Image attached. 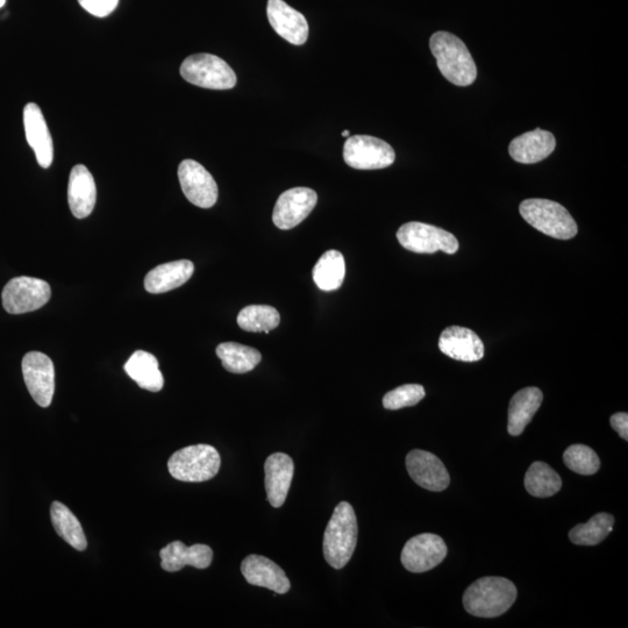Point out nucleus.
<instances>
[{"mask_svg":"<svg viewBox=\"0 0 628 628\" xmlns=\"http://www.w3.org/2000/svg\"><path fill=\"white\" fill-rule=\"evenodd\" d=\"M516 585L504 577H482L471 584L463 596V606L471 616L496 618L515 604Z\"/></svg>","mask_w":628,"mask_h":628,"instance_id":"nucleus-1","label":"nucleus"},{"mask_svg":"<svg viewBox=\"0 0 628 628\" xmlns=\"http://www.w3.org/2000/svg\"><path fill=\"white\" fill-rule=\"evenodd\" d=\"M358 519L353 506L341 502L328 522L323 541V552L328 565L334 569L344 568L358 545Z\"/></svg>","mask_w":628,"mask_h":628,"instance_id":"nucleus-2","label":"nucleus"},{"mask_svg":"<svg viewBox=\"0 0 628 628\" xmlns=\"http://www.w3.org/2000/svg\"><path fill=\"white\" fill-rule=\"evenodd\" d=\"M432 54L442 76L458 87L475 82L477 67L465 42L448 32L434 33L430 40Z\"/></svg>","mask_w":628,"mask_h":628,"instance_id":"nucleus-3","label":"nucleus"},{"mask_svg":"<svg viewBox=\"0 0 628 628\" xmlns=\"http://www.w3.org/2000/svg\"><path fill=\"white\" fill-rule=\"evenodd\" d=\"M519 212L528 224L548 237L570 240L578 233L576 221L565 206L548 199H526Z\"/></svg>","mask_w":628,"mask_h":628,"instance_id":"nucleus-4","label":"nucleus"},{"mask_svg":"<svg viewBox=\"0 0 628 628\" xmlns=\"http://www.w3.org/2000/svg\"><path fill=\"white\" fill-rule=\"evenodd\" d=\"M220 455L210 445H195L180 449L168 461V469L175 480L199 483L212 480L219 473Z\"/></svg>","mask_w":628,"mask_h":628,"instance_id":"nucleus-5","label":"nucleus"},{"mask_svg":"<svg viewBox=\"0 0 628 628\" xmlns=\"http://www.w3.org/2000/svg\"><path fill=\"white\" fill-rule=\"evenodd\" d=\"M185 81L204 89L230 90L237 85V75L220 57L196 54L185 59L181 66Z\"/></svg>","mask_w":628,"mask_h":628,"instance_id":"nucleus-6","label":"nucleus"},{"mask_svg":"<svg viewBox=\"0 0 628 628\" xmlns=\"http://www.w3.org/2000/svg\"><path fill=\"white\" fill-rule=\"evenodd\" d=\"M397 239L408 251L417 254H434L439 251L452 255L459 251V241L442 228L411 221L397 232Z\"/></svg>","mask_w":628,"mask_h":628,"instance_id":"nucleus-7","label":"nucleus"},{"mask_svg":"<svg viewBox=\"0 0 628 628\" xmlns=\"http://www.w3.org/2000/svg\"><path fill=\"white\" fill-rule=\"evenodd\" d=\"M52 297V289L39 278L20 276L5 285L2 299L6 312L24 314L37 311Z\"/></svg>","mask_w":628,"mask_h":628,"instance_id":"nucleus-8","label":"nucleus"},{"mask_svg":"<svg viewBox=\"0 0 628 628\" xmlns=\"http://www.w3.org/2000/svg\"><path fill=\"white\" fill-rule=\"evenodd\" d=\"M344 159L354 169L377 170L390 167L396 153L388 142L370 135H354L346 141Z\"/></svg>","mask_w":628,"mask_h":628,"instance_id":"nucleus-9","label":"nucleus"},{"mask_svg":"<svg viewBox=\"0 0 628 628\" xmlns=\"http://www.w3.org/2000/svg\"><path fill=\"white\" fill-rule=\"evenodd\" d=\"M24 380L30 395L41 408L52 404L55 391L54 363L48 356L40 352H30L24 356Z\"/></svg>","mask_w":628,"mask_h":628,"instance_id":"nucleus-10","label":"nucleus"},{"mask_svg":"<svg viewBox=\"0 0 628 628\" xmlns=\"http://www.w3.org/2000/svg\"><path fill=\"white\" fill-rule=\"evenodd\" d=\"M448 553L445 541L437 534L424 533L406 542L402 563L411 573H425L440 565Z\"/></svg>","mask_w":628,"mask_h":628,"instance_id":"nucleus-11","label":"nucleus"},{"mask_svg":"<svg viewBox=\"0 0 628 628\" xmlns=\"http://www.w3.org/2000/svg\"><path fill=\"white\" fill-rule=\"evenodd\" d=\"M178 178L190 203L202 209H210L217 203L218 185L201 163L184 160L178 167Z\"/></svg>","mask_w":628,"mask_h":628,"instance_id":"nucleus-12","label":"nucleus"},{"mask_svg":"<svg viewBox=\"0 0 628 628\" xmlns=\"http://www.w3.org/2000/svg\"><path fill=\"white\" fill-rule=\"evenodd\" d=\"M317 192L309 188H294L277 199L273 221L280 230L288 231L302 223L316 208Z\"/></svg>","mask_w":628,"mask_h":628,"instance_id":"nucleus-13","label":"nucleus"},{"mask_svg":"<svg viewBox=\"0 0 628 628\" xmlns=\"http://www.w3.org/2000/svg\"><path fill=\"white\" fill-rule=\"evenodd\" d=\"M406 468L413 481L421 488L440 492L448 488L451 483L448 471L438 458L430 452L415 449L406 456Z\"/></svg>","mask_w":628,"mask_h":628,"instance_id":"nucleus-14","label":"nucleus"},{"mask_svg":"<svg viewBox=\"0 0 628 628\" xmlns=\"http://www.w3.org/2000/svg\"><path fill=\"white\" fill-rule=\"evenodd\" d=\"M267 16L274 31L290 44L302 46L308 41V21L283 0H268Z\"/></svg>","mask_w":628,"mask_h":628,"instance_id":"nucleus-15","label":"nucleus"},{"mask_svg":"<svg viewBox=\"0 0 628 628\" xmlns=\"http://www.w3.org/2000/svg\"><path fill=\"white\" fill-rule=\"evenodd\" d=\"M439 348L448 358L462 362H477L484 358L483 341L467 327L451 326L441 333Z\"/></svg>","mask_w":628,"mask_h":628,"instance_id":"nucleus-16","label":"nucleus"},{"mask_svg":"<svg viewBox=\"0 0 628 628\" xmlns=\"http://www.w3.org/2000/svg\"><path fill=\"white\" fill-rule=\"evenodd\" d=\"M241 573L249 584L273 590L278 595L289 592L291 584L284 570L261 555H249L241 563Z\"/></svg>","mask_w":628,"mask_h":628,"instance_id":"nucleus-17","label":"nucleus"},{"mask_svg":"<svg viewBox=\"0 0 628 628\" xmlns=\"http://www.w3.org/2000/svg\"><path fill=\"white\" fill-rule=\"evenodd\" d=\"M24 126L28 145L33 149L39 166L49 168L54 160V147L51 133L37 104L30 103L24 109Z\"/></svg>","mask_w":628,"mask_h":628,"instance_id":"nucleus-18","label":"nucleus"},{"mask_svg":"<svg viewBox=\"0 0 628 628\" xmlns=\"http://www.w3.org/2000/svg\"><path fill=\"white\" fill-rule=\"evenodd\" d=\"M264 471H266L268 501L273 508H281L287 501L292 478H294V461L287 454L275 453L270 455L264 463Z\"/></svg>","mask_w":628,"mask_h":628,"instance_id":"nucleus-19","label":"nucleus"},{"mask_svg":"<svg viewBox=\"0 0 628 628\" xmlns=\"http://www.w3.org/2000/svg\"><path fill=\"white\" fill-rule=\"evenodd\" d=\"M160 556L162 569L169 573L180 572L185 566L206 569L213 560L211 547L202 544L188 547L182 541L171 542L162 548Z\"/></svg>","mask_w":628,"mask_h":628,"instance_id":"nucleus-20","label":"nucleus"},{"mask_svg":"<svg viewBox=\"0 0 628 628\" xmlns=\"http://www.w3.org/2000/svg\"><path fill=\"white\" fill-rule=\"evenodd\" d=\"M96 199L94 176L83 164H77L69 177L68 202L71 212L78 219L89 217L95 209Z\"/></svg>","mask_w":628,"mask_h":628,"instance_id":"nucleus-21","label":"nucleus"},{"mask_svg":"<svg viewBox=\"0 0 628 628\" xmlns=\"http://www.w3.org/2000/svg\"><path fill=\"white\" fill-rule=\"evenodd\" d=\"M555 147L554 135L537 128V130L524 133L513 139L509 153L516 162L534 164L547 159L554 152Z\"/></svg>","mask_w":628,"mask_h":628,"instance_id":"nucleus-22","label":"nucleus"},{"mask_svg":"<svg viewBox=\"0 0 628 628\" xmlns=\"http://www.w3.org/2000/svg\"><path fill=\"white\" fill-rule=\"evenodd\" d=\"M195 266L189 260H180L157 266L147 274L145 288L149 294H164L187 283L194 275Z\"/></svg>","mask_w":628,"mask_h":628,"instance_id":"nucleus-23","label":"nucleus"},{"mask_svg":"<svg viewBox=\"0 0 628 628\" xmlns=\"http://www.w3.org/2000/svg\"><path fill=\"white\" fill-rule=\"evenodd\" d=\"M544 395L538 388H525L512 397L509 406L508 430L512 437L522 434L540 409Z\"/></svg>","mask_w":628,"mask_h":628,"instance_id":"nucleus-24","label":"nucleus"},{"mask_svg":"<svg viewBox=\"0 0 628 628\" xmlns=\"http://www.w3.org/2000/svg\"><path fill=\"white\" fill-rule=\"evenodd\" d=\"M125 371L141 389L159 392L163 389L164 378L159 367V361L151 353L145 351L134 352L126 362Z\"/></svg>","mask_w":628,"mask_h":628,"instance_id":"nucleus-25","label":"nucleus"},{"mask_svg":"<svg viewBox=\"0 0 628 628\" xmlns=\"http://www.w3.org/2000/svg\"><path fill=\"white\" fill-rule=\"evenodd\" d=\"M52 523L57 534L78 552H83L88 547L80 520L76 518L66 505L54 502L51 508Z\"/></svg>","mask_w":628,"mask_h":628,"instance_id":"nucleus-26","label":"nucleus"},{"mask_svg":"<svg viewBox=\"0 0 628 628\" xmlns=\"http://www.w3.org/2000/svg\"><path fill=\"white\" fill-rule=\"evenodd\" d=\"M218 358L223 367L233 374H246L262 360L258 349L240 345L238 342H224L217 347Z\"/></svg>","mask_w":628,"mask_h":628,"instance_id":"nucleus-27","label":"nucleus"},{"mask_svg":"<svg viewBox=\"0 0 628 628\" xmlns=\"http://www.w3.org/2000/svg\"><path fill=\"white\" fill-rule=\"evenodd\" d=\"M346 263L338 251L326 252L313 268V281L323 291L338 290L345 281Z\"/></svg>","mask_w":628,"mask_h":628,"instance_id":"nucleus-28","label":"nucleus"},{"mask_svg":"<svg viewBox=\"0 0 628 628\" xmlns=\"http://www.w3.org/2000/svg\"><path fill=\"white\" fill-rule=\"evenodd\" d=\"M525 488L534 497H552L562 488L558 473L544 462H534L525 476Z\"/></svg>","mask_w":628,"mask_h":628,"instance_id":"nucleus-29","label":"nucleus"},{"mask_svg":"<svg viewBox=\"0 0 628 628\" xmlns=\"http://www.w3.org/2000/svg\"><path fill=\"white\" fill-rule=\"evenodd\" d=\"M615 518L609 513H598L587 524L577 525L569 533V539L578 546H596L612 532Z\"/></svg>","mask_w":628,"mask_h":628,"instance_id":"nucleus-30","label":"nucleus"},{"mask_svg":"<svg viewBox=\"0 0 628 628\" xmlns=\"http://www.w3.org/2000/svg\"><path fill=\"white\" fill-rule=\"evenodd\" d=\"M280 323V313L269 305H249L238 316V325L246 332L269 333Z\"/></svg>","mask_w":628,"mask_h":628,"instance_id":"nucleus-31","label":"nucleus"},{"mask_svg":"<svg viewBox=\"0 0 628 628\" xmlns=\"http://www.w3.org/2000/svg\"><path fill=\"white\" fill-rule=\"evenodd\" d=\"M563 461L570 470L580 475H595L601 468V460L594 449L584 445L568 447L563 454Z\"/></svg>","mask_w":628,"mask_h":628,"instance_id":"nucleus-32","label":"nucleus"},{"mask_svg":"<svg viewBox=\"0 0 628 628\" xmlns=\"http://www.w3.org/2000/svg\"><path fill=\"white\" fill-rule=\"evenodd\" d=\"M426 395L423 385L405 384L388 392L383 398V406L387 410H401L415 406L423 401Z\"/></svg>","mask_w":628,"mask_h":628,"instance_id":"nucleus-33","label":"nucleus"},{"mask_svg":"<svg viewBox=\"0 0 628 628\" xmlns=\"http://www.w3.org/2000/svg\"><path fill=\"white\" fill-rule=\"evenodd\" d=\"M78 3L92 16L104 18L117 9L119 0H78Z\"/></svg>","mask_w":628,"mask_h":628,"instance_id":"nucleus-34","label":"nucleus"},{"mask_svg":"<svg viewBox=\"0 0 628 628\" xmlns=\"http://www.w3.org/2000/svg\"><path fill=\"white\" fill-rule=\"evenodd\" d=\"M611 426L617 431L620 437L628 440V415L626 412H619L611 417Z\"/></svg>","mask_w":628,"mask_h":628,"instance_id":"nucleus-35","label":"nucleus"},{"mask_svg":"<svg viewBox=\"0 0 628 628\" xmlns=\"http://www.w3.org/2000/svg\"><path fill=\"white\" fill-rule=\"evenodd\" d=\"M349 134H351V133H349V131H344V132H342V134H341V135H342V137H344V138H349Z\"/></svg>","mask_w":628,"mask_h":628,"instance_id":"nucleus-36","label":"nucleus"},{"mask_svg":"<svg viewBox=\"0 0 628 628\" xmlns=\"http://www.w3.org/2000/svg\"><path fill=\"white\" fill-rule=\"evenodd\" d=\"M5 3H6V0H0V9H2Z\"/></svg>","mask_w":628,"mask_h":628,"instance_id":"nucleus-37","label":"nucleus"}]
</instances>
